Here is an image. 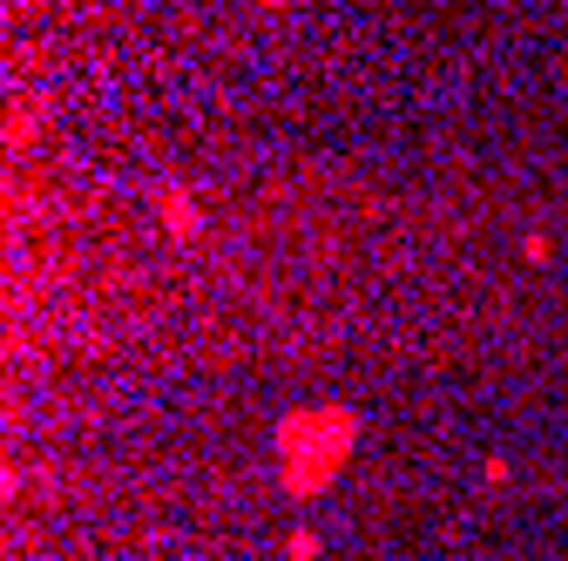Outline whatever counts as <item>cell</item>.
<instances>
[{"label":"cell","instance_id":"3","mask_svg":"<svg viewBox=\"0 0 568 561\" xmlns=\"http://www.w3.org/2000/svg\"><path fill=\"white\" fill-rule=\"evenodd\" d=\"M264 8H277V0H264Z\"/></svg>","mask_w":568,"mask_h":561},{"label":"cell","instance_id":"1","mask_svg":"<svg viewBox=\"0 0 568 561\" xmlns=\"http://www.w3.org/2000/svg\"><path fill=\"white\" fill-rule=\"evenodd\" d=\"M352 440H359V419H352L345 406H325V412H298V419H284V487L292 494H312V487L332 480V467L352 453Z\"/></svg>","mask_w":568,"mask_h":561},{"label":"cell","instance_id":"2","mask_svg":"<svg viewBox=\"0 0 568 561\" xmlns=\"http://www.w3.org/2000/svg\"><path fill=\"white\" fill-rule=\"evenodd\" d=\"M156 210H163V231H170V237H196V231H203V217H196L190 190H176V183L156 196Z\"/></svg>","mask_w":568,"mask_h":561}]
</instances>
